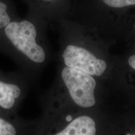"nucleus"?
Returning <instances> with one entry per match:
<instances>
[{
  "label": "nucleus",
  "instance_id": "f257e3e1",
  "mask_svg": "<svg viewBox=\"0 0 135 135\" xmlns=\"http://www.w3.org/2000/svg\"><path fill=\"white\" fill-rule=\"evenodd\" d=\"M1 32L6 43L4 51L16 62L20 71L34 83L48 61L36 25L26 20L11 21Z\"/></svg>",
  "mask_w": 135,
  "mask_h": 135
},
{
  "label": "nucleus",
  "instance_id": "6e6552de",
  "mask_svg": "<svg viewBox=\"0 0 135 135\" xmlns=\"http://www.w3.org/2000/svg\"><path fill=\"white\" fill-rule=\"evenodd\" d=\"M104 3L111 7L123 8L135 5V0H103Z\"/></svg>",
  "mask_w": 135,
  "mask_h": 135
},
{
  "label": "nucleus",
  "instance_id": "0eeeda50",
  "mask_svg": "<svg viewBox=\"0 0 135 135\" xmlns=\"http://www.w3.org/2000/svg\"><path fill=\"white\" fill-rule=\"evenodd\" d=\"M7 9V5L0 1V32L11 21Z\"/></svg>",
  "mask_w": 135,
  "mask_h": 135
},
{
  "label": "nucleus",
  "instance_id": "f03ea898",
  "mask_svg": "<svg viewBox=\"0 0 135 135\" xmlns=\"http://www.w3.org/2000/svg\"><path fill=\"white\" fill-rule=\"evenodd\" d=\"M59 81L63 86L64 97L56 98H43L41 100L43 108H45L58 103L60 104L66 99L61 107L58 109L59 111L52 113L53 114H58L65 110L67 104L71 103L81 108H89L95 104L94 89L96 81L91 75L65 66L60 71ZM48 115L50 114L45 116Z\"/></svg>",
  "mask_w": 135,
  "mask_h": 135
},
{
  "label": "nucleus",
  "instance_id": "7ed1b4c3",
  "mask_svg": "<svg viewBox=\"0 0 135 135\" xmlns=\"http://www.w3.org/2000/svg\"><path fill=\"white\" fill-rule=\"evenodd\" d=\"M31 83L23 73L0 70V116L13 118L26 98Z\"/></svg>",
  "mask_w": 135,
  "mask_h": 135
},
{
  "label": "nucleus",
  "instance_id": "39448f33",
  "mask_svg": "<svg viewBox=\"0 0 135 135\" xmlns=\"http://www.w3.org/2000/svg\"><path fill=\"white\" fill-rule=\"evenodd\" d=\"M65 115L67 123L53 135H96L97 128L94 119L84 114Z\"/></svg>",
  "mask_w": 135,
  "mask_h": 135
},
{
  "label": "nucleus",
  "instance_id": "9b49d317",
  "mask_svg": "<svg viewBox=\"0 0 135 135\" xmlns=\"http://www.w3.org/2000/svg\"><path fill=\"white\" fill-rule=\"evenodd\" d=\"M128 135H129V134H128ZM133 135H135V134H133Z\"/></svg>",
  "mask_w": 135,
  "mask_h": 135
},
{
  "label": "nucleus",
  "instance_id": "9d476101",
  "mask_svg": "<svg viewBox=\"0 0 135 135\" xmlns=\"http://www.w3.org/2000/svg\"><path fill=\"white\" fill-rule=\"evenodd\" d=\"M45 1H51V0H45Z\"/></svg>",
  "mask_w": 135,
  "mask_h": 135
},
{
  "label": "nucleus",
  "instance_id": "423d86ee",
  "mask_svg": "<svg viewBox=\"0 0 135 135\" xmlns=\"http://www.w3.org/2000/svg\"><path fill=\"white\" fill-rule=\"evenodd\" d=\"M31 123L18 115L13 118L0 116V135H20L21 128Z\"/></svg>",
  "mask_w": 135,
  "mask_h": 135
},
{
  "label": "nucleus",
  "instance_id": "1a4fd4ad",
  "mask_svg": "<svg viewBox=\"0 0 135 135\" xmlns=\"http://www.w3.org/2000/svg\"><path fill=\"white\" fill-rule=\"evenodd\" d=\"M128 64L131 68L135 70V55L131 56L128 59Z\"/></svg>",
  "mask_w": 135,
  "mask_h": 135
},
{
  "label": "nucleus",
  "instance_id": "20e7f679",
  "mask_svg": "<svg viewBox=\"0 0 135 135\" xmlns=\"http://www.w3.org/2000/svg\"><path fill=\"white\" fill-rule=\"evenodd\" d=\"M61 57L66 66L91 76L102 75L107 68L105 61L97 58L87 49L75 45H67Z\"/></svg>",
  "mask_w": 135,
  "mask_h": 135
}]
</instances>
